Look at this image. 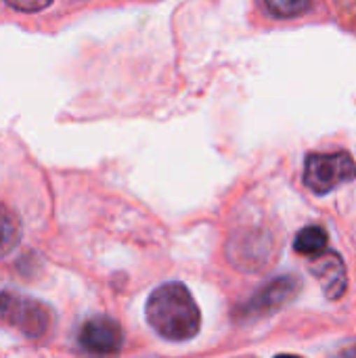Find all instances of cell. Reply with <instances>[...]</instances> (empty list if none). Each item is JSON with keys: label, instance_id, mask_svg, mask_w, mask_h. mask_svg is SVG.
I'll list each match as a JSON object with an SVG mask.
<instances>
[{"label": "cell", "instance_id": "3957f363", "mask_svg": "<svg viewBox=\"0 0 356 358\" xmlns=\"http://www.w3.org/2000/svg\"><path fill=\"white\" fill-rule=\"evenodd\" d=\"M0 317L27 338H44L55 323L52 310L46 304L17 292L0 294Z\"/></svg>", "mask_w": 356, "mask_h": 358}, {"label": "cell", "instance_id": "9c48e42d", "mask_svg": "<svg viewBox=\"0 0 356 358\" xmlns=\"http://www.w3.org/2000/svg\"><path fill=\"white\" fill-rule=\"evenodd\" d=\"M269 13L277 19H294L311 10L313 0H264Z\"/></svg>", "mask_w": 356, "mask_h": 358}, {"label": "cell", "instance_id": "5b68a950", "mask_svg": "<svg viewBox=\"0 0 356 358\" xmlns=\"http://www.w3.org/2000/svg\"><path fill=\"white\" fill-rule=\"evenodd\" d=\"M80 344L94 357H115L122 350L124 334L118 321L109 317H94L84 323L80 331Z\"/></svg>", "mask_w": 356, "mask_h": 358}, {"label": "cell", "instance_id": "52a82bcc", "mask_svg": "<svg viewBox=\"0 0 356 358\" xmlns=\"http://www.w3.org/2000/svg\"><path fill=\"white\" fill-rule=\"evenodd\" d=\"M327 233L323 227H306L302 229L298 235H296V241H294V250L298 254H304V256H319L323 252H327Z\"/></svg>", "mask_w": 356, "mask_h": 358}, {"label": "cell", "instance_id": "6da1fadb", "mask_svg": "<svg viewBox=\"0 0 356 358\" xmlns=\"http://www.w3.org/2000/svg\"><path fill=\"white\" fill-rule=\"evenodd\" d=\"M149 325L170 342H187L199 334L201 315L191 292L180 283L157 287L145 308Z\"/></svg>", "mask_w": 356, "mask_h": 358}, {"label": "cell", "instance_id": "277c9868", "mask_svg": "<svg viewBox=\"0 0 356 358\" xmlns=\"http://www.w3.org/2000/svg\"><path fill=\"white\" fill-rule=\"evenodd\" d=\"M302 283L298 277L294 275H283L277 277L273 281H269L266 285H262L241 308H239V317L243 319H258L271 313H277L281 306H285L287 302H292L298 292H300Z\"/></svg>", "mask_w": 356, "mask_h": 358}, {"label": "cell", "instance_id": "30bf717a", "mask_svg": "<svg viewBox=\"0 0 356 358\" xmlns=\"http://www.w3.org/2000/svg\"><path fill=\"white\" fill-rule=\"evenodd\" d=\"M4 2L21 13H38V10H44L46 6H50L52 0H4Z\"/></svg>", "mask_w": 356, "mask_h": 358}, {"label": "cell", "instance_id": "7a4b0ae2", "mask_svg": "<svg viewBox=\"0 0 356 358\" xmlns=\"http://www.w3.org/2000/svg\"><path fill=\"white\" fill-rule=\"evenodd\" d=\"M356 178V162L346 151L311 153L304 164V185L317 193L327 195L344 182Z\"/></svg>", "mask_w": 356, "mask_h": 358}, {"label": "cell", "instance_id": "ba28073f", "mask_svg": "<svg viewBox=\"0 0 356 358\" xmlns=\"http://www.w3.org/2000/svg\"><path fill=\"white\" fill-rule=\"evenodd\" d=\"M21 239L19 218L4 206H0V256L8 254Z\"/></svg>", "mask_w": 356, "mask_h": 358}, {"label": "cell", "instance_id": "8992f818", "mask_svg": "<svg viewBox=\"0 0 356 358\" xmlns=\"http://www.w3.org/2000/svg\"><path fill=\"white\" fill-rule=\"evenodd\" d=\"M311 273L319 281L321 289L329 300H340L346 294L348 287V275L342 258L336 252H323L319 256H313L311 260Z\"/></svg>", "mask_w": 356, "mask_h": 358}, {"label": "cell", "instance_id": "8fae6325", "mask_svg": "<svg viewBox=\"0 0 356 358\" xmlns=\"http://www.w3.org/2000/svg\"><path fill=\"white\" fill-rule=\"evenodd\" d=\"M275 358H302V357H296V355H279V357Z\"/></svg>", "mask_w": 356, "mask_h": 358}]
</instances>
